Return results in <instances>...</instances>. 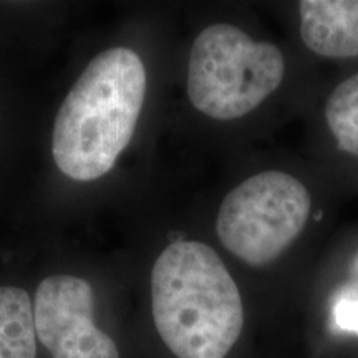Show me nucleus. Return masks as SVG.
I'll return each instance as SVG.
<instances>
[{"instance_id": "1", "label": "nucleus", "mask_w": 358, "mask_h": 358, "mask_svg": "<svg viewBox=\"0 0 358 358\" xmlns=\"http://www.w3.org/2000/svg\"><path fill=\"white\" fill-rule=\"evenodd\" d=\"M146 95L141 58L124 47L90 62L58 110L52 155L75 181H93L115 166L131 141Z\"/></svg>"}, {"instance_id": "2", "label": "nucleus", "mask_w": 358, "mask_h": 358, "mask_svg": "<svg viewBox=\"0 0 358 358\" xmlns=\"http://www.w3.org/2000/svg\"><path fill=\"white\" fill-rule=\"evenodd\" d=\"M156 330L178 358H226L241 337V292L214 249L196 241L169 244L151 272Z\"/></svg>"}, {"instance_id": "3", "label": "nucleus", "mask_w": 358, "mask_h": 358, "mask_svg": "<svg viewBox=\"0 0 358 358\" xmlns=\"http://www.w3.org/2000/svg\"><path fill=\"white\" fill-rule=\"evenodd\" d=\"M285 62L274 43L229 24L208 27L192 43L187 96L196 110L231 122L256 110L282 83Z\"/></svg>"}, {"instance_id": "4", "label": "nucleus", "mask_w": 358, "mask_h": 358, "mask_svg": "<svg viewBox=\"0 0 358 358\" xmlns=\"http://www.w3.org/2000/svg\"><path fill=\"white\" fill-rule=\"evenodd\" d=\"M310 214V194L297 178L282 171L250 176L226 196L216 232L237 259L262 267L297 239Z\"/></svg>"}, {"instance_id": "5", "label": "nucleus", "mask_w": 358, "mask_h": 358, "mask_svg": "<svg viewBox=\"0 0 358 358\" xmlns=\"http://www.w3.org/2000/svg\"><path fill=\"white\" fill-rule=\"evenodd\" d=\"M93 303L92 285L80 277L58 274L40 282L35 332L53 358H120L113 338L95 325Z\"/></svg>"}, {"instance_id": "6", "label": "nucleus", "mask_w": 358, "mask_h": 358, "mask_svg": "<svg viewBox=\"0 0 358 358\" xmlns=\"http://www.w3.org/2000/svg\"><path fill=\"white\" fill-rule=\"evenodd\" d=\"M301 35L327 58L358 57V0H302Z\"/></svg>"}, {"instance_id": "7", "label": "nucleus", "mask_w": 358, "mask_h": 358, "mask_svg": "<svg viewBox=\"0 0 358 358\" xmlns=\"http://www.w3.org/2000/svg\"><path fill=\"white\" fill-rule=\"evenodd\" d=\"M34 303L24 289L0 287V358H35Z\"/></svg>"}, {"instance_id": "8", "label": "nucleus", "mask_w": 358, "mask_h": 358, "mask_svg": "<svg viewBox=\"0 0 358 358\" xmlns=\"http://www.w3.org/2000/svg\"><path fill=\"white\" fill-rule=\"evenodd\" d=\"M325 118L340 150L358 156V73L334 90L325 105Z\"/></svg>"}, {"instance_id": "9", "label": "nucleus", "mask_w": 358, "mask_h": 358, "mask_svg": "<svg viewBox=\"0 0 358 358\" xmlns=\"http://www.w3.org/2000/svg\"><path fill=\"white\" fill-rule=\"evenodd\" d=\"M337 320L345 329L358 330V301H345L338 303Z\"/></svg>"}]
</instances>
